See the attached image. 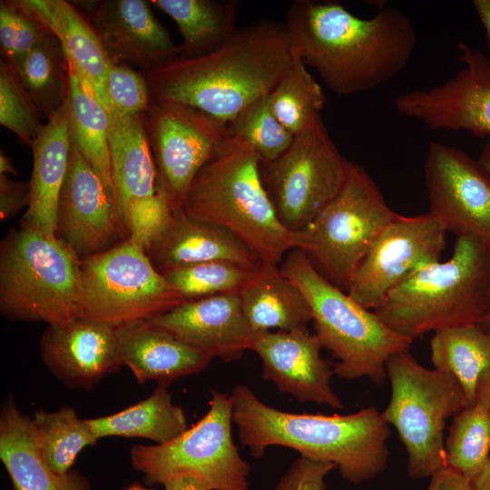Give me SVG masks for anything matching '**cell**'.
Returning a JSON list of instances; mask_svg holds the SVG:
<instances>
[{"instance_id": "4316f807", "label": "cell", "mask_w": 490, "mask_h": 490, "mask_svg": "<svg viewBox=\"0 0 490 490\" xmlns=\"http://www.w3.org/2000/svg\"><path fill=\"white\" fill-rule=\"evenodd\" d=\"M0 459L15 490H91L89 479L78 471L58 474L46 464L31 417L12 396L0 411Z\"/></svg>"}, {"instance_id": "cb8c5ba5", "label": "cell", "mask_w": 490, "mask_h": 490, "mask_svg": "<svg viewBox=\"0 0 490 490\" xmlns=\"http://www.w3.org/2000/svg\"><path fill=\"white\" fill-rule=\"evenodd\" d=\"M62 46L70 70L108 112L107 84L113 61L83 13L64 0H25Z\"/></svg>"}, {"instance_id": "d6986e66", "label": "cell", "mask_w": 490, "mask_h": 490, "mask_svg": "<svg viewBox=\"0 0 490 490\" xmlns=\"http://www.w3.org/2000/svg\"><path fill=\"white\" fill-rule=\"evenodd\" d=\"M322 346L307 330L259 332L251 350L262 362V378L300 402L343 408L331 387V363L321 358Z\"/></svg>"}, {"instance_id": "ba28073f", "label": "cell", "mask_w": 490, "mask_h": 490, "mask_svg": "<svg viewBox=\"0 0 490 490\" xmlns=\"http://www.w3.org/2000/svg\"><path fill=\"white\" fill-rule=\"evenodd\" d=\"M397 216L366 170L348 160L338 193L297 233L298 249L321 276L347 292L359 263Z\"/></svg>"}, {"instance_id": "60d3db41", "label": "cell", "mask_w": 490, "mask_h": 490, "mask_svg": "<svg viewBox=\"0 0 490 490\" xmlns=\"http://www.w3.org/2000/svg\"><path fill=\"white\" fill-rule=\"evenodd\" d=\"M107 92L111 110L125 115L145 114L152 102L143 73L122 63H113Z\"/></svg>"}, {"instance_id": "4dcf8cb0", "label": "cell", "mask_w": 490, "mask_h": 490, "mask_svg": "<svg viewBox=\"0 0 490 490\" xmlns=\"http://www.w3.org/2000/svg\"><path fill=\"white\" fill-rule=\"evenodd\" d=\"M171 17L182 37L181 57L205 54L223 44L238 28L235 0H152Z\"/></svg>"}, {"instance_id": "9a60e30c", "label": "cell", "mask_w": 490, "mask_h": 490, "mask_svg": "<svg viewBox=\"0 0 490 490\" xmlns=\"http://www.w3.org/2000/svg\"><path fill=\"white\" fill-rule=\"evenodd\" d=\"M446 230L429 211L397 214L374 241L357 268L347 293L368 309L416 271L440 260Z\"/></svg>"}, {"instance_id": "836d02e7", "label": "cell", "mask_w": 490, "mask_h": 490, "mask_svg": "<svg viewBox=\"0 0 490 490\" xmlns=\"http://www.w3.org/2000/svg\"><path fill=\"white\" fill-rule=\"evenodd\" d=\"M31 420L44 459L58 474L71 470L79 453L99 440L69 406L52 412L37 409Z\"/></svg>"}, {"instance_id": "30bf717a", "label": "cell", "mask_w": 490, "mask_h": 490, "mask_svg": "<svg viewBox=\"0 0 490 490\" xmlns=\"http://www.w3.org/2000/svg\"><path fill=\"white\" fill-rule=\"evenodd\" d=\"M230 394L211 390L206 414L175 439L162 445H135L132 467L148 485L188 476L210 490H249L250 466L234 443Z\"/></svg>"}, {"instance_id": "7a4b0ae2", "label": "cell", "mask_w": 490, "mask_h": 490, "mask_svg": "<svg viewBox=\"0 0 490 490\" xmlns=\"http://www.w3.org/2000/svg\"><path fill=\"white\" fill-rule=\"evenodd\" d=\"M293 57L285 23L262 19L238 27L210 53L176 56L143 74L152 101L188 105L229 123L271 93Z\"/></svg>"}, {"instance_id": "8d00e7d4", "label": "cell", "mask_w": 490, "mask_h": 490, "mask_svg": "<svg viewBox=\"0 0 490 490\" xmlns=\"http://www.w3.org/2000/svg\"><path fill=\"white\" fill-rule=\"evenodd\" d=\"M228 127L230 135L250 145L260 162L278 158L295 137L274 114L270 94L247 105L228 123Z\"/></svg>"}, {"instance_id": "3957f363", "label": "cell", "mask_w": 490, "mask_h": 490, "mask_svg": "<svg viewBox=\"0 0 490 490\" xmlns=\"http://www.w3.org/2000/svg\"><path fill=\"white\" fill-rule=\"evenodd\" d=\"M239 438L254 457L273 446L300 456L336 466L342 477L358 485L377 476L388 458V424L375 407L348 415L293 413L263 403L246 385L230 393Z\"/></svg>"}, {"instance_id": "f546056e", "label": "cell", "mask_w": 490, "mask_h": 490, "mask_svg": "<svg viewBox=\"0 0 490 490\" xmlns=\"http://www.w3.org/2000/svg\"><path fill=\"white\" fill-rule=\"evenodd\" d=\"M434 368L459 383L466 407L476 402L478 389L490 372V333L480 324L436 330L430 339Z\"/></svg>"}, {"instance_id": "5bb4252c", "label": "cell", "mask_w": 490, "mask_h": 490, "mask_svg": "<svg viewBox=\"0 0 490 490\" xmlns=\"http://www.w3.org/2000/svg\"><path fill=\"white\" fill-rule=\"evenodd\" d=\"M113 199L129 238L146 250L168 222L172 209L158 192L145 114L109 112Z\"/></svg>"}, {"instance_id": "f1b7e54d", "label": "cell", "mask_w": 490, "mask_h": 490, "mask_svg": "<svg viewBox=\"0 0 490 490\" xmlns=\"http://www.w3.org/2000/svg\"><path fill=\"white\" fill-rule=\"evenodd\" d=\"M99 438L140 437L166 444L188 428L183 409L172 402L166 386L158 385L145 399L114 414L85 419Z\"/></svg>"}, {"instance_id": "7402d4cb", "label": "cell", "mask_w": 490, "mask_h": 490, "mask_svg": "<svg viewBox=\"0 0 490 490\" xmlns=\"http://www.w3.org/2000/svg\"><path fill=\"white\" fill-rule=\"evenodd\" d=\"M40 354L47 368L66 387L89 390L120 368L117 328L83 318L47 325Z\"/></svg>"}, {"instance_id": "e575fe53", "label": "cell", "mask_w": 490, "mask_h": 490, "mask_svg": "<svg viewBox=\"0 0 490 490\" xmlns=\"http://www.w3.org/2000/svg\"><path fill=\"white\" fill-rule=\"evenodd\" d=\"M446 466L473 481L490 458V410L482 402L454 416L445 439Z\"/></svg>"}, {"instance_id": "f35d334b", "label": "cell", "mask_w": 490, "mask_h": 490, "mask_svg": "<svg viewBox=\"0 0 490 490\" xmlns=\"http://www.w3.org/2000/svg\"><path fill=\"white\" fill-rule=\"evenodd\" d=\"M50 33L25 0L0 2L1 54L15 68Z\"/></svg>"}, {"instance_id": "ee69618b", "label": "cell", "mask_w": 490, "mask_h": 490, "mask_svg": "<svg viewBox=\"0 0 490 490\" xmlns=\"http://www.w3.org/2000/svg\"><path fill=\"white\" fill-rule=\"evenodd\" d=\"M430 478L426 490H473L472 481L448 466L438 470Z\"/></svg>"}, {"instance_id": "9c48e42d", "label": "cell", "mask_w": 490, "mask_h": 490, "mask_svg": "<svg viewBox=\"0 0 490 490\" xmlns=\"http://www.w3.org/2000/svg\"><path fill=\"white\" fill-rule=\"evenodd\" d=\"M391 395L383 419L392 425L408 456L414 479L431 477L446 466L444 431L446 420L466 407L456 379L430 369L404 351L387 362Z\"/></svg>"}, {"instance_id": "e0dca14e", "label": "cell", "mask_w": 490, "mask_h": 490, "mask_svg": "<svg viewBox=\"0 0 490 490\" xmlns=\"http://www.w3.org/2000/svg\"><path fill=\"white\" fill-rule=\"evenodd\" d=\"M457 48L463 66L455 75L431 88L400 94L395 106L434 131L490 136V59L464 42Z\"/></svg>"}, {"instance_id": "4fadbf2b", "label": "cell", "mask_w": 490, "mask_h": 490, "mask_svg": "<svg viewBox=\"0 0 490 490\" xmlns=\"http://www.w3.org/2000/svg\"><path fill=\"white\" fill-rule=\"evenodd\" d=\"M158 192L181 209L195 177L230 136L228 123L196 108L152 101L145 113Z\"/></svg>"}, {"instance_id": "7bdbcfd3", "label": "cell", "mask_w": 490, "mask_h": 490, "mask_svg": "<svg viewBox=\"0 0 490 490\" xmlns=\"http://www.w3.org/2000/svg\"><path fill=\"white\" fill-rule=\"evenodd\" d=\"M30 202L29 182L16 181L0 174V217L5 221Z\"/></svg>"}, {"instance_id": "816d5d0a", "label": "cell", "mask_w": 490, "mask_h": 490, "mask_svg": "<svg viewBox=\"0 0 490 490\" xmlns=\"http://www.w3.org/2000/svg\"><path fill=\"white\" fill-rule=\"evenodd\" d=\"M480 325L490 333V299L487 313Z\"/></svg>"}, {"instance_id": "d6a6232c", "label": "cell", "mask_w": 490, "mask_h": 490, "mask_svg": "<svg viewBox=\"0 0 490 490\" xmlns=\"http://www.w3.org/2000/svg\"><path fill=\"white\" fill-rule=\"evenodd\" d=\"M42 117L49 119L69 95V64L58 40L48 34L15 68Z\"/></svg>"}, {"instance_id": "83f0119b", "label": "cell", "mask_w": 490, "mask_h": 490, "mask_svg": "<svg viewBox=\"0 0 490 490\" xmlns=\"http://www.w3.org/2000/svg\"><path fill=\"white\" fill-rule=\"evenodd\" d=\"M239 295L244 316L257 333L307 330L312 321L305 295L278 264L262 261Z\"/></svg>"}, {"instance_id": "603a6c76", "label": "cell", "mask_w": 490, "mask_h": 490, "mask_svg": "<svg viewBox=\"0 0 490 490\" xmlns=\"http://www.w3.org/2000/svg\"><path fill=\"white\" fill-rule=\"evenodd\" d=\"M145 250L160 273L209 261H227L250 270L262 262L229 230L196 220L181 209L172 211Z\"/></svg>"}, {"instance_id": "b9f144b4", "label": "cell", "mask_w": 490, "mask_h": 490, "mask_svg": "<svg viewBox=\"0 0 490 490\" xmlns=\"http://www.w3.org/2000/svg\"><path fill=\"white\" fill-rule=\"evenodd\" d=\"M335 468L332 463L299 456L273 490H326L325 478Z\"/></svg>"}, {"instance_id": "d4e9b609", "label": "cell", "mask_w": 490, "mask_h": 490, "mask_svg": "<svg viewBox=\"0 0 490 490\" xmlns=\"http://www.w3.org/2000/svg\"><path fill=\"white\" fill-rule=\"evenodd\" d=\"M117 356L140 384L153 380L167 386L205 369L211 358L150 320L117 328Z\"/></svg>"}, {"instance_id": "44dd1931", "label": "cell", "mask_w": 490, "mask_h": 490, "mask_svg": "<svg viewBox=\"0 0 490 490\" xmlns=\"http://www.w3.org/2000/svg\"><path fill=\"white\" fill-rule=\"evenodd\" d=\"M149 320L198 351L225 362L251 350L258 335L244 316L239 293L186 300Z\"/></svg>"}, {"instance_id": "bcb514c9", "label": "cell", "mask_w": 490, "mask_h": 490, "mask_svg": "<svg viewBox=\"0 0 490 490\" xmlns=\"http://www.w3.org/2000/svg\"><path fill=\"white\" fill-rule=\"evenodd\" d=\"M472 4L484 26L490 51V0H474Z\"/></svg>"}, {"instance_id": "52a82bcc", "label": "cell", "mask_w": 490, "mask_h": 490, "mask_svg": "<svg viewBox=\"0 0 490 490\" xmlns=\"http://www.w3.org/2000/svg\"><path fill=\"white\" fill-rule=\"evenodd\" d=\"M81 260L22 220L0 245V311L10 320L65 324L78 317Z\"/></svg>"}, {"instance_id": "ab89813d", "label": "cell", "mask_w": 490, "mask_h": 490, "mask_svg": "<svg viewBox=\"0 0 490 490\" xmlns=\"http://www.w3.org/2000/svg\"><path fill=\"white\" fill-rule=\"evenodd\" d=\"M0 123L28 146L32 145L44 125L42 115L24 87L16 69L3 59L0 63Z\"/></svg>"}, {"instance_id": "2e32d148", "label": "cell", "mask_w": 490, "mask_h": 490, "mask_svg": "<svg viewBox=\"0 0 490 490\" xmlns=\"http://www.w3.org/2000/svg\"><path fill=\"white\" fill-rule=\"evenodd\" d=\"M429 212L446 231L490 245V174L466 152L429 144L425 166Z\"/></svg>"}, {"instance_id": "74e56055", "label": "cell", "mask_w": 490, "mask_h": 490, "mask_svg": "<svg viewBox=\"0 0 490 490\" xmlns=\"http://www.w3.org/2000/svg\"><path fill=\"white\" fill-rule=\"evenodd\" d=\"M255 270L227 261H209L162 274L186 301L218 294L239 293L252 279Z\"/></svg>"}, {"instance_id": "8992f818", "label": "cell", "mask_w": 490, "mask_h": 490, "mask_svg": "<svg viewBox=\"0 0 490 490\" xmlns=\"http://www.w3.org/2000/svg\"><path fill=\"white\" fill-rule=\"evenodd\" d=\"M279 268L305 295L315 335L337 359L334 375L347 380L368 377L375 384L384 383L387 360L408 351L413 339L389 328L374 311L327 280L301 250H289Z\"/></svg>"}, {"instance_id": "5b68a950", "label": "cell", "mask_w": 490, "mask_h": 490, "mask_svg": "<svg viewBox=\"0 0 490 490\" xmlns=\"http://www.w3.org/2000/svg\"><path fill=\"white\" fill-rule=\"evenodd\" d=\"M490 299V245L459 236L451 257L423 267L373 310L389 328L414 338L429 331L481 324Z\"/></svg>"}, {"instance_id": "681fc988", "label": "cell", "mask_w": 490, "mask_h": 490, "mask_svg": "<svg viewBox=\"0 0 490 490\" xmlns=\"http://www.w3.org/2000/svg\"><path fill=\"white\" fill-rule=\"evenodd\" d=\"M10 173L13 175H17V172L12 163L11 159L5 155L3 151L0 152V174Z\"/></svg>"}, {"instance_id": "484cf974", "label": "cell", "mask_w": 490, "mask_h": 490, "mask_svg": "<svg viewBox=\"0 0 490 490\" xmlns=\"http://www.w3.org/2000/svg\"><path fill=\"white\" fill-rule=\"evenodd\" d=\"M31 148L30 202L22 220L49 236L57 237L58 204L71 152L68 99L44 123Z\"/></svg>"}, {"instance_id": "f5cc1de1", "label": "cell", "mask_w": 490, "mask_h": 490, "mask_svg": "<svg viewBox=\"0 0 490 490\" xmlns=\"http://www.w3.org/2000/svg\"><path fill=\"white\" fill-rule=\"evenodd\" d=\"M124 490H153V489L144 487L139 483H132V485L127 486Z\"/></svg>"}, {"instance_id": "d590c367", "label": "cell", "mask_w": 490, "mask_h": 490, "mask_svg": "<svg viewBox=\"0 0 490 490\" xmlns=\"http://www.w3.org/2000/svg\"><path fill=\"white\" fill-rule=\"evenodd\" d=\"M270 102L279 121L295 136L321 116L326 96L308 67L294 56L290 66L270 93Z\"/></svg>"}, {"instance_id": "f6af8a7d", "label": "cell", "mask_w": 490, "mask_h": 490, "mask_svg": "<svg viewBox=\"0 0 490 490\" xmlns=\"http://www.w3.org/2000/svg\"><path fill=\"white\" fill-rule=\"evenodd\" d=\"M162 485L165 490H210L202 481L188 476L171 478Z\"/></svg>"}, {"instance_id": "7c38bea8", "label": "cell", "mask_w": 490, "mask_h": 490, "mask_svg": "<svg viewBox=\"0 0 490 490\" xmlns=\"http://www.w3.org/2000/svg\"><path fill=\"white\" fill-rule=\"evenodd\" d=\"M347 161L318 116L278 158L260 162L264 187L288 230H303L335 197Z\"/></svg>"}, {"instance_id": "7dc6e473", "label": "cell", "mask_w": 490, "mask_h": 490, "mask_svg": "<svg viewBox=\"0 0 490 490\" xmlns=\"http://www.w3.org/2000/svg\"><path fill=\"white\" fill-rule=\"evenodd\" d=\"M473 490H490V458L479 473V475L472 481Z\"/></svg>"}, {"instance_id": "1f68e13d", "label": "cell", "mask_w": 490, "mask_h": 490, "mask_svg": "<svg viewBox=\"0 0 490 490\" xmlns=\"http://www.w3.org/2000/svg\"><path fill=\"white\" fill-rule=\"evenodd\" d=\"M68 102L71 142L98 174L113 197L109 112L83 88L71 70Z\"/></svg>"}, {"instance_id": "f907efd6", "label": "cell", "mask_w": 490, "mask_h": 490, "mask_svg": "<svg viewBox=\"0 0 490 490\" xmlns=\"http://www.w3.org/2000/svg\"><path fill=\"white\" fill-rule=\"evenodd\" d=\"M479 163L490 174V138L487 139L477 159Z\"/></svg>"}, {"instance_id": "c3c4849f", "label": "cell", "mask_w": 490, "mask_h": 490, "mask_svg": "<svg viewBox=\"0 0 490 490\" xmlns=\"http://www.w3.org/2000/svg\"><path fill=\"white\" fill-rule=\"evenodd\" d=\"M476 401L484 403L490 410V372L480 385Z\"/></svg>"}, {"instance_id": "ac0fdd59", "label": "cell", "mask_w": 490, "mask_h": 490, "mask_svg": "<svg viewBox=\"0 0 490 490\" xmlns=\"http://www.w3.org/2000/svg\"><path fill=\"white\" fill-rule=\"evenodd\" d=\"M56 236L80 260L129 239L113 197L72 142L58 204Z\"/></svg>"}, {"instance_id": "6da1fadb", "label": "cell", "mask_w": 490, "mask_h": 490, "mask_svg": "<svg viewBox=\"0 0 490 490\" xmlns=\"http://www.w3.org/2000/svg\"><path fill=\"white\" fill-rule=\"evenodd\" d=\"M284 23L293 55L338 95L387 83L407 65L416 44L411 20L393 7L361 18L338 2L296 0Z\"/></svg>"}, {"instance_id": "277c9868", "label": "cell", "mask_w": 490, "mask_h": 490, "mask_svg": "<svg viewBox=\"0 0 490 490\" xmlns=\"http://www.w3.org/2000/svg\"><path fill=\"white\" fill-rule=\"evenodd\" d=\"M260 159L230 135L191 184L181 210L231 232L263 262L279 265L298 249L297 233L279 221L264 187Z\"/></svg>"}, {"instance_id": "8fae6325", "label": "cell", "mask_w": 490, "mask_h": 490, "mask_svg": "<svg viewBox=\"0 0 490 490\" xmlns=\"http://www.w3.org/2000/svg\"><path fill=\"white\" fill-rule=\"evenodd\" d=\"M183 297L130 238L81 260V299L77 318L119 328L152 319L184 302Z\"/></svg>"}, {"instance_id": "ffe728a7", "label": "cell", "mask_w": 490, "mask_h": 490, "mask_svg": "<svg viewBox=\"0 0 490 490\" xmlns=\"http://www.w3.org/2000/svg\"><path fill=\"white\" fill-rule=\"evenodd\" d=\"M84 10L113 63L146 72L179 55L178 45L143 0L75 2Z\"/></svg>"}]
</instances>
